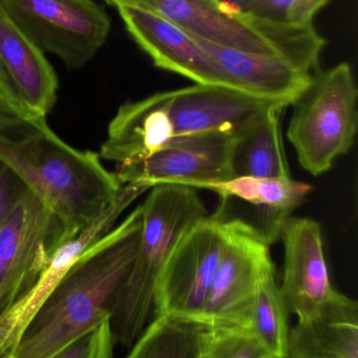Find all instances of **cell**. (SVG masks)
<instances>
[{"label": "cell", "instance_id": "obj_1", "mask_svg": "<svg viewBox=\"0 0 358 358\" xmlns=\"http://www.w3.org/2000/svg\"><path fill=\"white\" fill-rule=\"evenodd\" d=\"M141 231L138 206L79 257L8 358H50L99 324L111 321L136 258Z\"/></svg>", "mask_w": 358, "mask_h": 358}, {"label": "cell", "instance_id": "obj_2", "mask_svg": "<svg viewBox=\"0 0 358 358\" xmlns=\"http://www.w3.org/2000/svg\"><path fill=\"white\" fill-rule=\"evenodd\" d=\"M0 161L54 213L63 242L96 220L123 187L99 153L69 146L46 117L0 126Z\"/></svg>", "mask_w": 358, "mask_h": 358}, {"label": "cell", "instance_id": "obj_3", "mask_svg": "<svg viewBox=\"0 0 358 358\" xmlns=\"http://www.w3.org/2000/svg\"><path fill=\"white\" fill-rule=\"evenodd\" d=\"M142 231L136 258L111 319L115 343L132 346L153 308L156 286L183 236L207 214L195 187L160 183L141 204Z\"/></svg>", "mask_w": 358, "mask_h": 358}, {"label": "cell", "instance_id": "obj_4", "mask_svg": "<svg viewBox=\"0 0 358 358\" xmlns=\"http://www.w3.org/2000/svg\"><path fill=\"white\" fill-rule=\"evenodd\" d=\"M109 6L151 10L187 33L212 43L256 54L280 57L305 73L321 71L326 40L310 27H289L235 13L216 0H104Z\"/></svg>", "mask_w": 358, "mask_h": 358}, {"label": "cell", "instance_id": "obj_5", "mask_svg": "<svg viewBox=\"0 0 358 358\" xmlns=\"http://www.w3.org/2000/svg\"><path fill=\"white\" fill-rule=\"evenodd\" d=\"M358 90L352 67L343 62L312 76L292 103L287 138L298 164L313 176L327 173L354 144Z\"/></svg>", "mask_w": 358, "mask_h": 358}, {"label": "cell", "instance_id": "obj_6", "mask_svg": "<svg viewBox=\"0 0 358 358\" xmlns=\"http://www.w3.org/2000/svg\"><path fill=\"white\" fill-rule=\"evenodd\" d=\"M0 4L37 48L58 57L69 71L92 61L111 31L109 14L94 0H0Z\"/></svg>", "mask_w": 358, "mask_h": 358}, {"label": "cell", "instance_id": "obj_7", "mask_svg": "<svg viewBox=\"0 0 358 358\" xmlns=\"http://www.w3.org/2000/svg\"><path fill=\"white\" fill-rule=\"evenodd\" d=\"M224 237L203 320L214 325L250 326L259 286L267 271L275 268L271 243L249 221L227 216Z\"/></svg>", "mask_w": 358, "mask_h": 358}, {"label": "cell", "instance_id": "obj_8", "mask_svg": "<svg viewBox=\"0 0 358 358\" xmlns=\"http://www.w3.org/2000/svg\"><path fill=\"white\" fill-rule=\"evenodd\" d=\"M225 208L206 215L183 236L161 271L153 313L203 320L204 306L223 246Z\"/></svg>", "mask_w": 358, "mask_h": 358}, {"label": "cell", "instance_id": "obj_9", "mask_svg": "<svg viewBox=\"0 0 358 358\" xmlns=\"http://www.w3.org/2000/svg\"><path fill=\"white\" fill-rule=\"evenodd\" d=\"M62 243L58 219L27 189L0 227V315L33 287Z\"/></svg>", "mask_w": 358, "mask_h": 358}, {"label": "cell", "instance_id": "obj_10", "mask_svg": "<svg viewBox=\"0 0 358 358\" xmlns=\"http://www.w3.org/2000/svg\"><path fill=\"white\" fill-rule=\"evenodd\" d=\"M149 189L143 183L123 185L115 201L96 220L55 250L33 287L0 315V358L12 355L27 324L79 257L113 229L122 213Z\"/></svg>", "mask_w": 358, "mask_h": 358}, {"label": "cell", "instance_id": "obj_11", "mask_svg": "<svg viewBox=\"0 0 358 358\" xmlns=\"http://www.w3.org/2000/svg\"><path fill=\"white\" fill-rule=\"evenodd\" d=\"M233 136L225 132L176 141L153 157L113 172L122 185L143 183L184 185L200 189L204 185L233 178Z\"/></svg>", "mask_w": 358, "mask_h": 358}, {"label": "cell", "instance_id": "obj_12", "mask_svg": "<svg viewBox=\"0 0 358 358\" xmlns=\"http://www.w3.org/2000/svg\"><path fill=\"white\" fill-rule=\"evenodd\" d=\"M280 238L284 243L280 292L289 315L305 319L338 294L330 281L322 227L313 219L290 216L282 227Z\"/></svg>", "mask_w": 358, "mask_h": 358}, {"label": "cell", "instance_id": "obj_13", "mask_svg": "<svg viewBox=\"0 0 358 358\" xmlns=\"http://www.w3.org/2000/svg\"><path fill=\"white\" fill-rule=\"evenodd\" d=\"M116 8L132 39L156 66L195 84L223 86L216 65L197 37L151 10L132 6Z\"/></svg>", "mask_w": 358, "mask_h": 358}, {"label": "cell", "instance_id": "obj_14", "mask_svg": "<svg viewBox=\"0 0 358 358\" xmlns=\"http://www.w3.org/2000/svg\"><path fill=\"white\" fill-rule=\"evenodd\" d=\"M166 96L174 142L214 132L233 136L252 115L275 103L224 86L203 84L170 90Z\"/></svg>", "mask_w": 358, "mask_h": 358}, {"label": "cell", "instance_id": "obj_15", "mask_svg": "<svg viewBox=\"0 0 358 358\" xmlns=\"http://www.w3.org/2000/svg\"><path fill=\"white\" fill-rule=\"evenodd\" d=\"M197 39L216 65L223 86L254 98L291 106L312 79L313 75L301 71L280 57L245 52Z\"/></svg>", "mask_w": 358, "mask_h": 358}, {"label": "cell", "instance_id": "obj_16", "mask_svg": "<svg viewBox=\"0 0 358 358\" xmlns=\"http://www.w3.org/2000/svg\"><path fill=\"white\" fill-rule=\"evenodd\" d=\"M174 142L166 92L124 103L109 122L101 159L117 166L140 163Z\"/></svg>", "mask_w": 358, "mask_h": 358}, {"label": "cell", "instance_id": "obj_17", "mask_svg": "<svg viewBox=\"0 0 358 358\" xmlns=\"http://www.w3.org/2000/svg\"><path fill=\"white\" fill-rule=\"evenodd\" d=\"M0 67L27 108L46 117L58 99V78L46 54L19 29L1 4Z\"/></svg>", "mask_w": 358, "mask_h": 358}, {"label": "cell", "instance_id": "obj_18", "mask_svg": "<svg viewBox=\"0 0 358 358\" xmlns=\"http://www.w3.org/2000/svg\"><path fill=\"white\" fill-rule=\"evenodd\" d=\"M286 358H358V304L338 294L317 313L298 320Z\"/></svg>", "mask_w": 358, "mask_h": 358}, {"label": "cell", "instance_id": "obj_19", "mask_svg": "<svg viewBox=\"0 0 358 358\" xmlns=\"http://www.w3.org/2000/svg\"><path fill=\"white\" fill-rule=\"evenodd\" d=\"M285 104L270 103L248 119L233 134V178H291L281 129Z\"/></svg>", "mask_w": 358, "mask_h": 358}, {"label": "cell", "instance_id": "obj_20", "mask_svg": "<svg viewBox=\"0 0 358 358\" xmlns=\"http://www.w3.org/2000/svg\"><path fill=\"white\" fill-rule=\"evenodd\" d=\"M201 189L214 192L223 200L235 198L258 208L260 221L254 227L273 244L279 239L284 222L305 201L312 187L292 178L239 176Z\"/></svg>", "mask_w": 358, "mask_h": 358}, {"label": "cell", "instance_id": "obj_21", "mask_svg": "<svg viewBox=\"0 0 358 358\" xmlns=\"http://www.w3.org/2000/svg\"><path fill=\"white\" fill-rule=\"evenodd\" d=\"M212 324L178 315H158L126 358H203Z\"/></svg>", "mask_w": 358, "mask_h": 358}, {"label": "cell", "instance_id": "obj_22", "mask_svg": "<svg viewBox=\"0 0 358 358\" xmlns=\"http://www.w3.org/2000/svg\"><path fill=\"white\" fill-rule=\"evenodd\" d=\"M288 313L275 280V268L267 271L256 292L250 328L275 358H286L289 326Z\"/></svg>", "mask_w": 358, "mask_h": 358}, {"label": "cell", "instance_id": "obj_23", "mask_svg": "<svg viewBox=\"0 0 358 358\" xmlns=\"http://www.w3.org/2000/svg\"><path fill=\"white\" fill-rule=\"evenodd\" d=\"M203 358L275 357L263 346L250 326L212 324Z\"/></svg>", "mask_w": 358, "mask_h": 358}, {"label": "cell", "instance_id": "obj_24", "mask_svg": "<svg viewBox=\"0 0 358 358\" xmlns=\"http://www.w3.org/2000/svg\"><path fill=\"white\" fill-rule=\"evenodd\" d=\"M331 0H254L248 14L289 27H310Z\"/></svg>", "mask_w": 358, "mask_h": 358}, {"label": "cell", "instance_id": "obj_25", "mask_svg": "<svg viewBox=\"0 0 358 358\" xmlns=\"http://www.w3.org/2000/svg\"><path fill=\"white\" fill-rule=\"evenodd\" d=\"M115 344L111 321L107 320L50 358H113Z\"/></svg>", "mask_w": 358, "mask_h": 358}, {"label": "cell", "instance_id": "obj_26", "mask_svg": "<svg viewBox=\"0 0 358 358\" xmlns=\"http://www.w3.org/2000/svg\"><path fill=\"white\" fill-rule=\"evenodd\" d=\"M19 98L4 71L0 67V126L38 119Z\"/></svg>", "mask_w": 358, "mask_h": 358}, {"label": "cell", "instance_id": "obj_27", "mask_svg": "<svg viewBox=\"0 0 358 358\" xmlns=\"http://www.w3.org/2000/svg\"><path fill=\"white\" fill-rule=\"evenodd\" d=\"M27 189L21 179L0 161V227Z\"/></svg>", "mask_w": 358, "mask_h": 358}, {"label": "cell", "instance_id": "obj_28", "mask_svg": "<svg viewBox=\"0 0 358 358\" xmlns=\"http://www.w3.org/2000/svg\"><path fill=\"white\" fill-rule=\"evenodd\" d=\"M216 1L233 12L248 14V10L254 0H216Z\"/></svg>", "mask_w": 358, "mask_h": 358}]
</instances>
